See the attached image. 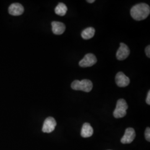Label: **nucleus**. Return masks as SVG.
I'll return each instance as SVG.
<instances>
[{"label": "nucleus", "instance_id": "obj_1", "mask_svg": "<svg viewBox=\"0 0 150 150\" xmlns=\"http://www.w3.org/2000/svg\"><path fill=\"white\" fill-rule=\"evenodd\" d=\"M150 13V6L145 3H141L133 6L130 11L132 17L136 21L145 20Z\"/></svg>", "mask_w": 150, "mask_h": 150}, {"label": "nucleus", "instance_id": "obj_2", "mask_svg": "<svg viewBox=\"0 0 150 150\" xmlns=\"http://www.w3.org/2000/svg\"><path fill=\"white\" fill-rule=\"evenodd\" d=\"M71 88L74 90L89 92L93 88V84L91 81L87 79L81 81L75 80L71 83Z\"/></svg>", "mask_w": 150, "mask_h": 150}, {"label": "nucleus", "instance_id": "obj_3", "mask_svg": "<svg viewBox=\"0 0 150 150\" xmlns=\"http://www.w3.org/2000/svg\"><path fill=\"white\" fill-rule=\"evenodd\" d=\"M128 108V105L124 99H119L117 103L115 110L113 111V116L116 118H122L125 117L127 112L126 110Z\"/></svg>", "mask_w": 150, "mask_h": 150}, {"label": "nucleus", "instance_id": "obj_4", "mask_svg": "<svg viewBox=\"0 0 150 150\" xmlns=\"http://www.w3.org/2000/svg\"><path fill=\"white\" fill-rule=\"evenodd\" d=\"M97 62L96 56L92 54H86L83 59H81L79 65L82 67H91Z\"/></svg>", "mask_w": 150, "mask_h": 150}, {"label": "nucleus", "instance_id": "obj_5", "mask_svg": "<svg viewBox=\"0 0 150 150\" xmlns=\"http://www.w3.org/2000/svg\"><path fill=\"white\" fill-rule=\"evenodd\" d=\"M56 125L57 123L54 118L52 117H48L44 121L42 131L45 133H51L54 131Z\"/></svg>", "mask_w": 150, "mask_h": 150}, {"label": "nucleus", "instance_id": "obj_6", "mask_svg": "<svg viewBox=\"0 0 150 150\" xmlns=\"http://www.w3.org/2000/svg\"><path fill=\"white\" fill-rule=\"evenodd\" d=\"M130 54L129 47L125 43H120V47L117 51L116 58L120 61H122L128 57Z\"/></svg>", "mask_w": 150, "mask_h": 150}, {"label": "nucleus", "instance_id": "obj_7", "mask_svg": "<svg viewBox=\"0 0 150 150\" xmlns=\"http://www.w3.org/2000/svg\"><path fill=\"white\" fill-rule=\"evenodd\" d=\"M136 134L134 129L129 127L125 130V134L121 139V142L123 144H130L134 140Z\"/></svg>", "mask_w": 150, "mask_h": 150}, {"label": "nucleus", "instance_id": "obj_8", "mask_svg": "<svg viewBox=\"0 0 150 150\" xmlns=\"http://www.w3.org/2000/svg\"><path fill=\"white\" fill-rule=\"evenodd\" d=\"M116 83L120 87H125L128 86L130 82L129 79L122 72H119L115 77Z\"/></svg>", "mask_w": 150, "mask_h": 150}, {"label": "nucleus", "instance_id": "obj_9", "mask_svg": "<svg viewBox=\"0 0 150 150\" xmlns=\"http://www.w3.org/2000/svg\"><path fill=\"white\" fill-rule=\"evenodd\" d=\"M10 14L13 16H20L24 12V8L19 3H14L11 4L8 8Z\"/></svg>", "mask_w": 150, "mask_h": 150}, {"label": "nucleus", "instance_id": "obj_10", "mask_svg": "<svg viewBox=\"0 0 150 150\" xmlns=\"http://www.w3.org/2000/svg\"><path fill=\"white\" fill-rule=\"evenodd\" d=\"M51 25L52 32L54 34L59 35L64 33L66 29L64 23L61 22L54 21L52 22Z\"/></svg>", "mask_w": 150, "mask_h": 150}, {"label": "nucleus", "instance_id": "obj_11", "mask_svg": "<svg viewBox=\"0 0 150 150\" xmlns=\"http://www.w3.org/2000/svg\"><path fill=\"white\" fill-rule=\"evenodd\" d=\"M93 134V129L91 127L90 124L88 123H84L82 126V128L81 129V134L84 138L90 137Z\"/></svg>", "mask_w": 150, "mask_h": 150}, {"label": "nucleus", "instance_id": "obj_12", "mask_svg": "<svg viewBox=\"0 0 150 150\" xmlns=\"http://www.w3.org/2000/svg\"><path fill=\"white\" fill-rule=\"evenodd\" d=\"M95 30L93 27H88L85 29L82 33L81 36L85 40H89L93 38L95 35Z\"/></svg>", "mask_w": 150, "mask_h": 150}, {"label": "nucleus", "instance_id": "obj_13", "mask_svg": "<svg viewBox=\"0 0 150 150\" xmlns=\"http://www.w3.org/2000/svg\"><path fill=\"white\" fill-rule=\"evenodd\" d=\"M67 11V7L65 4L63 3H59L54 9L56 14L59 16H64Z\"/></svg>", "mask_w": 150, "mask_h": 150}, {"label": "nucleus", "instance_id": "obj_14", "mask_svg": "<svg viewBox=\"0 0 150 150\" xmlns=\"http://www.w3.org/2000/svg\"><path fill=\"white\" fill-rule=\"evenodd\" d=\"M145 137L147 141H150V127H147L145 131Z\"/></svg>", "mask_w": 150, "mask_h": 150}, {"label": "nucleus", "instance_id": "obj_15", "mask_svg": "<svg viewBox=\"0 0 150 150\" xmlns=\"http://www.w3.org/2000/svg\"><path fill=\"white\" fill-rule=\"evenodd\" d=\"M145 52L147 55V56L150 58V45H149L148 46L146 47V48L145 49Z\"/></svg>", "mask_w": 150, "mask_h": 150}, {"label": "nucleus", "instance_id": "obj_16", "mask_svg": "<svg viewBox=\"0 0 150 150\" xmlns=\"http://www.w3.org/2000/svg\"><path fill=\"white\" fill-rule=\"evenodd\" d=\"M146 103L148 105H150V91H149L148 94H147V96L146 98Z\"/></svg>", "mask_w": 150, "mask_h": 150}, {"label": "nucleus", "instance_id": "obj_17", "mask_svg": "<svg viewBox=\"0 0 150 150\" xmlns=\"http://www.w3.org/2000/svg\"><path fill=\"white\" fill-rule=\"evenodd\" d=\"M95 1V0H87V2H88V3H93V2H94Z\"/></svg>", "mask_w": 150, "mask_h": 150}]
</instances>
